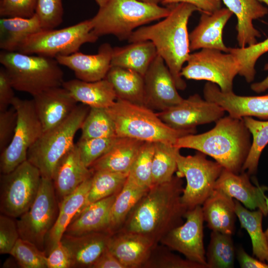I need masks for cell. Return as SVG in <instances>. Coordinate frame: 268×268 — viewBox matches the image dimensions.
Here are the masks:
<instances>
[{
    "mask_svg": "<svg viewBox=\"0 0 268 268\" xmlns=\"http://www.w3.org/2000/svg\"><path fill=\"white\" fill-rule=\"evenodd\" d=\"M251 135L243 118L228 115L216 121L209 131L180 137L174 145L201 152L214 159L224 169L239 174L250 149Z\"/></svg>",
    "mask_w": 268,
    "mask_h": 268,
    "instance_id": "3",
    "label": "cell"
},
{
    "mask_svg": "<svg viewBox=\"0 0 268 268\" xmlns=\"http://www.w3.org/2000/svg\"><path fill=\"white\" fill-rule=\"evenodd\" d=\"M43 132L63 122L76 107L77 102L63 87L47 89L33 96Z\"/></svg>",
    "mask_w": 268,
    "mask_h": 268,
    "instance_id": "19",
    "label": "cell"
},
{
    "mask_svg": "<svg viewBox=\"0 0 268 268\" xmlns=\"http://www.w3.org/2000/svg\"><path fill=\"white\" fill-rule=\"evenodd\" d=\"M249 176L246 172L236 174L224 168L215 182L214 189L224 192L250 210H261L267 216L268 210L265 193L268 191V187L258 183L254 186Z\"/></svg>",
    "mask_w": 268,
    "mask_h": 268,
    "instance_id": "18",
    "label": "cell"
},
{
    "mask_svg": "<svg viewBox=\"0 0 268 268\" xmlns=\"http://www.w3.org/2000/svg\"><path fill=\"white\" fill-rule=\"evenodd\" d=\"M11 106L17 114V124L10 142L0 152L1 174L10 172L27 160L29 148L43 133L32 99L15 97Z\"/></svg>",
    "mask_w": 268,
    "mask_h": 268,
    "instance_id": "12",
    "label": "cell"
},
{
    "mask_svg": "<svg viewBox=\"0 0 268 268\" xmlns=\"http://www.w3.org/2000/svg\"><path fill=\"white\" fill-rule=\"evenodd\" d=\"M234 200L235 213L241 226L246 229L251 238L253 255L268 264V244L262 228L263 212L259 209L250 210L238 201Z\"/></svg>",
    "mask_w": 268,
    "mask_h": 268,
    "instance_id": "34",
    "label": "cell"
},
{
    "mask_svg": "<svg viewBox=\"0 0 268 268\" xmlns=\"http://www.w3.org/2000/svg\"><path fill=\"white\" fill-rule=\"evenodd\" d=\"M268 52V38L261 42L244 48H229L240 64L239 74L248 83L252 82L256 74L255 65L259 58Z\"/></svg>",
    "mask_w": 268,
    "mask_h": 268,
    "instance_id": "41",
    "label": "cell"
},
{
    "mask_svg": "<svg viewBox=\"0 0 268 268\" xmlns=\"http://www.w3.org/2000/svg\"><path fill=\"white\" fill-rule=\"evenodd\" d=\"M177 175L185 177L187 185L181 196L187 210L201 205L214 190L215 182L224 168L216 161L208 160L206 155L198 151L194 155H177Z\"/></svg>",
    "mask_w": 268,
    "mask_h": 268,
    "instance_id": "10",
    "label": "cell"
},
{
    "mask_svg": "<svg viewBox=\"0 0 268 268\" xmlns=\"http://www.w3.org/2000/svg\"><path fill=\"white\" fill-rule=\"evenodd\" d=\"M17 114L11 107L0 112V151L1 152L10 142L16 127Z\"/></svg>",
    "mask_w": 268,
    "mask_h": 268,
    "instance_id": "49",
    "label": "cell"
},
{
    "mask_svg": "<svg viewBox=\"0 0 268 268\" xmlns=\"http://www.w3.org/2000/svg\"><path fill=\"white\" fill-rule=\"evenodd\" d=\"M203 92L205 99L216 103L232 117H254L268 120V94L247 96L238 95L233 91L225 93L210 82L205 83Z\"/></svg>",
    "mask_w": 268,
    "mask_h": 268,
    "instance_id": "17",
    "label": "cell"
},
{
    "mask_svg": "<svg viewBox=\"0 0 268 268\" xmlns=\"http://www.w3.org/2000/svg\"><path fill=\"white\" fill-rule=\"evenodd\" d=\"M148 190L138 186L127 177L111 208L109 233L112 234L121 228L131 211Z\"/></svg>",
    "mask_w": 268,
    "mask_h": 268,
    "instance_id": "35",
    "label": "cell"
},
{
    "mask_svg": "<svg viewBox=\"0 0 268 268\" xmlns=\"http://www.w3.org/2000/svg\"><path fill=\"white\" fill-rule=\"evenodd\" d=\"M265 199H266V201L267 208H268V198L266 196ZM264 232H265L266 240H267V243H268V227Z\"/></svg>",
    "mask_w": 268,
    "mask_h": 268,
    "instance_id": "58",
    "label": "cell"
},
{
    "mask_svg": "<svg viewBox=\"0 0 268 268\" xmlns=\"http://www.w3.org/2000/svg\"><path fill=\"white\" fill-rule=\"evenodd\" d=\"M261 2H264L268 6V0H258Z\"/></svg>",
    "mask_w": 268,
    "mask_h": 268,
    "instance_id": "59",
    "label": "cell"
},
{
    "mask_svg": "<svg viewBox=\"0 0 268 268\" xmlns=\"http://www.w3.org/2000/svg\"><path fill=\"white\" fill-rule=\"evenodd\" d=\"M242 268H268V264L248 254L242 247L236 249V257Z\"/></svg>",
    "mask_w": 268,
    "mask_h": 268,
    "instance_id": "53",
    "label": "cell"
},
{
    "mask_svg": "<svg viewBox=\"0 0 268 268\" xmlns=\"http://www.w3.org/2000/svg\"><path fill=\"white\" fill-rule=\"evenodd\" d=\"M225 112L216 103L195 94L157 113L161 120L172 128L190 130L196 129L200 125L215 122L224 116Z\"/></svg>",
    "mask_w": 268,
    "mask_h": 268,
    "instance_id": "15",
    "label": "cell"
},
{
    "mask_svg": "<svg viewBox=\"0 0 268 268\" xmlns=\"http://www.w3.org/2000/svg\"><path fill=\"white\" fill-rule=\"evenodd\" d=\"M118 136L79 139L76 143L85 166L89 168L97 159L106 154L113 146Z\"/></svg>",
    "mask_w": 268,
    "mask_h": 268,
    "instance_id": "45",
    "label": "cell"
},
{
    "mask_svg": "<svg viewBox=\"0 0 268 268\" xmlns=\"http://www.w3.org/2000/svg\"><path fill=\"white\" fill-rule=\"evenodd\" d=\"M62 87L77 102L90 108L107 109L117 100L114 89L106 78L92 82L71 79L64 81Z\"/></svg>",
    "mask_w": 268,
    "mask_h": 268,
    "instance_id": "27",
    "label": "cell"
},
{
    "mask_svg": "<svg viewBox=\"0 0 268 268\" xmlns=\"http://www.w3.org/2000/svg\"><path fill=\"white\" fill-rule=\"evenodd\" d=\"M128 174L105 170L93 172L84 207L91 203L117 194L125 184Z\"/></svg>",
    "mask_w": 268,
    "mask_h": 268,
    "instance_id": "39",
    "label": "cell"
},
{
    "mask_svg": "<svg viewBox=\"0 0 268 268\" xmlns=\"http://www.w3.org/2000/svg\"><path fill=\"white\" fill-rule=\"evenodd\" d=\"M106 109L114 123L118 137L174 145L179 137L197 132L196 129L172 128L161 120L157 113L144 105L117 99L112 106Z\"/></svg>",
    "mask_w": 268,
    "mask_h": 268,
    "instance_id": "4",
    "label": "cell"
},
{
    "mask_svg": "<svg viewBox=\"0 0 268 268\" xmlns=\"http://www.w3.org/2000/svg\"><path fill=\"white\" fill-rule=\"evenodd\" d=\"M170 13L161 21L149 26H142L134 31L129 38L130 43L150 41L154 45L158 55L164 60L178 90L187 86L181 75L184 63L190 56L188 23L192 14L199 9L189 3L170 4Z\"/></svg>",
    "mask_w": 268,
    "mask_h": 268,
    "instance_id": "2",
    "label": "cell"
},
{
    "mask_svg": "<svg viewBox=\"0 0 268 268\" xmlns=\"http://www.w3.org/2000/svg\"><path fill=\"white\" fill-rule=\"evenodd\" d=\"M233 13L227 8H221L213 12H201L198 25L189 34L190 50L194 51L208 48L228 53L224 44L223 30Z\"/></svg>",
    "mask_w": 268,
    "mask_h": 268,
    "instance_id": "22",
    "label": "cell"
},
{
    "mask_svg": "<svg viewBox=\"0 0 268 268\" xmlns=\"http://www.w3.org/2000/svg\"><path fill=\"white\" fill-rule=\"evenodd\" d=\"M14 88L6 69L0 68V112L4 111L12 105L15 98Z\"/></svg>",
    "mask_w": 268,
    "mask_h": 268,
    "instance_id": "51",
    "label": "cell"
},
{
    "mask_svg": "<svg viewBox=\"0 0 268 268\" xmlns=\"http://www.w3.org/2000/svg\"><path fill=\"white\" fill-rule=\"evenodd\" d=\"M109 0H95L96 3L98 4L99 7L103 6Z\"/></svg>",
    "mask_w": 268,
    "mask_h": 268,
    "instance_id": "57",
    "label": "cell"
},
{
    "mask_svg": "<svg viewBox=\"0 0 268 268\" xmlns=\"http://www.w3.org/2000/svg\"><path fill=\"white\" fill-rule=\"evenodd\" d=\"M226 8L237 19V40L239 47L244 48L257 43L261 33L253 24L255 19L268 13V8L258 0H222Z\"/></svg>",
    "mask_w": 268,
    "mask_h": 268,
    "instance_id": "25",
    "label": "cell"
},
{
    "mask_svg": "<svg viewBox=\"0 0 268 268\" xmlns=\"http://www.w3.org/2000/svg\"><path fill=\"white\" fill-rule=\"evenodd\" d=\"M89 109L85 105H77L63 122L43 132L29 148L27 160L39 170L42 178L52 180L59 161L75 144V135Z\"/></svg>",
    "mask_w": 268,
    "mask_h": 268,
    "instance_id": "7",
    "label": "cell"
},
{
    "mask_svg": "<svg viewBox=\"0 0 268 268\" xmlns=\"http://www.w3.org/2000/svg\"><path fill=\"white\" fill-rule=\"evenodd\" d=\"M231 236L212 231L205 253L208 268L234 267L236 249Z\"/></svg>",
    "mask_w": 268,
    "mask_h": 268,
    "instance_id": "37",
    "label": "cell"
},
{
    "mask_svg": "<svg viewBox=\"0 0 268 268\" xmlns=\"http://www.w3.org/2000/svg\"><path fill=\"white\" fill-rule=\"evenodd\" d=\"M144 77V105L163 111L180 103L172 75L163 59L157 55L150 65Z\"/></svg>",
    "mask_w": 268,
    "mask_h": 268,
    "instance_id": "16",
    "label": "cell"
},
{
    "mask_svg": "<svg viewBox=\"0 0 268 268\" xmlns=\"http://www.w3.org/2000/svg\"><path fill=\"white\" fill-rule=\"evenodd\" d=\"M48 268H71V260L67 248L61 242L54 247L47 257Z\"/></svg>",
    "mask_w": 268,
    "mask_h": 268,
    "instance_id": "50",
    "label": "cell"
},
{
    "mask_svg": "<svg viewBox=\"0 0 268 268\" xmlns=\"http://www.w3.org/2000/svg\"><path fill=\"white\" fill-rule=\"evenodd\" d=\"M111 234L97 232L79 236L64 233L61 242L68 250L71 260V268H91L107 248Z\"/></svg>",
    "mask_w": 268,
    "mask_h": 268,
    "instance_id": "24",
    "label": "cell"
},
{
    "mask_svg": "<svg viewBox=\"0 0 268 268\" xmlns=\"http://www.w3.org/2000/svg\"><path fill=\"white\" fill-rule=\"evenodd\" d=\"M170 11V5L164 7L138 0H109L90 20L92 31L98 37L113 35L123 40L139 27L165 18Z\"/></svg>",
    "mask_w": 268,
    "mask_h": 268,
    "instance_id": "5",
    "label": "cell"
},
{
    "mask_svg": "<svg viewBox=\"0 0 268 268\" xmlns=\"http://www.w3.org/2000/svg\"><path fill=\"white\" fill-rule=\"evenodd\" d=\"M42 29L41 21L35 13L30 17H1L0 48L7 52L17 51L24 40Z\"/></svg>",
    "mask_w": 268,
    "mask_h": 268,
    "instance_id": "32",
    "label": "cell"
},
{
    "mask_svg": "<svg viewBox=\"0 0 268 268\" xmlns=\"http://www.w3.org/2000/svg\"><path fill=\"white\" fill-rule=\"evenodd\" d=\"M202 205L204 220L209 229L230 235L234 233L237 216L233 198L214 189Z\"/></svg>",
    "mask_w": 268,
    "mask_h": 268,
    "instance_id": "28",
    "label": "cell"
},
{
    "mask_svg": "<svg viewBox=\"0 0 268 268\" xmlns=\"http://www.w3.org/2000/svg\"><path fill=\"white\" fill-rule=\"evenodd\" d=\"M92 174L81 160L75 143L59 161L52 178L58 202L73 193Z\"/></svg>",
    "mask_w": 268,
    "mask_h": 268,
    "instance_id": "23",
    "label": "cell"
},
{
    "mask_svg": "<svg viewBox=\"0 0 268 268\" xmlns=\"http://www.w3.org/2000/svg\"><path fill=\"white\" fill-rule=\"evenodd\" d=\"M13 218L3 214L0 215V254H10L20 238L17 223Z\"/></svg>",
    "mask_w": 268,
    "mask_h": 268,
    "instance_id": "48",
    "label": "cell"
},
{
    "mask_svg": "<svg viewBox=\"0 0 268 268\" xmlns=\"http://www.w3.org/2000/svg\"><path fill=\"white\" fill-rule=\"evenodd\" d=\"M46 254L34 244L20 238L10 253L22 268H48Z\"/></svg>",
    "mask_w": 268,
    "mask_h": 268,
    "instance_id": "43",
    "label": "cell"
},
{
    "mask_svg": "<svg viewBox=\"0 0 268 268\" xmlns=\"http://www.w3.org/2000/svg\"><path fill=\"white\" fill-rule=\"evenodd\" d=\"M0 63L7 71L15 90L33 96L62 86L64 72L56 59L17 51H1Z\"/></svg>",
    "mask_w": 268,
    "mask_h": 268,
    "instance_id": "6",
    "label": "cell"
},
{
    "mask_svg": "<svg viewBox=\"0 0 268 268\" xmlns=\"http://www.w3.org/2000/svg\"><path fill=\"white\" fill-rule=\"evenodd\" d=\"M204 48L190 54L181 75L188 79L204 80L216 84L225 93L233 91V80L240 64L230 53Z\"/></svg>",
    "mask_w": 268,
    "mask_h": 268,
    "instance_id": "13",
    "label": "cell"
},
{
    "mask_svg": "<svg viewBox=\"0 0 268 268\" xmlns=\"http://www.w3.org/2000/svg\"><path fill=\"white\" fill-rule=\"evenodd\" d=\"M243 119L252 136V141L241 172L254 175L257 172L261 155L268 144V120H258L251 117Z\"/></svg>",
    "mask_w": 268,
    "mask_h": 268,
    "instance_id": "38",
    "label": "cell"
},
{
    "mask_svg": "<svg viewBox=\"0 0 268 268\" xmlns=\"http://www.w3.org/2000/svg\"><path fill=\"white\" fill-rule=\"evenodd\" d=\"M180 2L192 4L201 12L210 13L221 8V0H164L162 4L170 5Z\"/></svg>",
    "mask_w": 268,
    "mask_h": 268,
    "instance_id": "52",
    "label": "cell"
},
{
    "mask_svg": "<svg viewBox=\"0 0 268 268\" xmlns=\"http://www.w3.org/2000/svg\"><path fill=\"white\" fill-rule=\"evenodd\" d=\"M105 78L112 84L117 99L144 105L143 75L130 69L111 66Z\"/></svg>",
    "mask_w": 268,
    "mask_h": 268,
    "instance_id": "33",
    "label": "cell"
},
{
    "mask_svg": "<svg viewBox=\"0 0 268 268\" xmlns=\"http://www.w3.org/2000/svg\"><path fill=\"white\" fill-rule=\"evenodd\" d=\"M264 70H268V63L265 65ZM251 88L253 91L258 93L267 90L268 89V75L263 80L252 83Z\"/></svg>",
    "mask_w": 268,
    "mask_h": 268,
    "instance_id": "55",
    "label": "cell"
},
{
    "mask_svg": "<svg viewBox=\"0 0 268 268\" xmlns=\"http://www.w3.org/2000/svg\"><path fill=\"white\" fill-rule=\"evenodd\" d=\"M41 179L39 170L27 160L10 172L1 174V214L14 218L26 212L36 199Z\"/></svg>",
    "mask_w": 268,
    "mask_h": 268,
    "instance_id": "9",
    "label": "cell"
},
{
    "mask_svg": "<svg viewBox=\"0 0 268 268\" xmlns=\"http://www.w3.org/2000/svg\"><path fill=\"white\" fill-rule=\"evenodd\" d=\"M117 195L86 206L74 216L65 233L79 236L93 232H108L111 208Z\"/></svg>",
    "mask_w": 268,
    "mask_h": 268,
    "instance_id": "26",
    "label": "cell"
},
{
    "mask_svg": "<svg viewBox=\"0 0 268 268\" xmlns=\"http://www.w3.org/2000/svg\"><path fill=\"white\" fill-rule=\"evenodd\" d=\"M90 19L60 29H41L26 38L17 52L56 58L78 52L81 46L98 39Z\"/></svg>",
    "mask_w": 268,
    "mask_h": 268,
    "instance_id": "8",
    "label": "cell"
},
{
    "mask_svg": "<svg viewBox=\"0 0 268 268\" xmlns=\"http://www.w3.org/2000/svg\"><path fill=\"white\" fill-rule=\"evenodd\" d=\"M113 49L106 43L93 55L77 52L67 56H58L56 60L60 65L70 69L77 79L92 82L105 78L111 67Z\"/></svg>",
    "mask_w": 268,
    "mask_h": 268,
    "instance_id": "20",
    "label": "cell"
},
{
    "mask_svg": "<svg viewBox=\"0 0 268 268\" xmlns=\"http://www.w3.org/2000/svg\"><path fill=\"white\" fill-rule=\"evenodd\" d=\"M184 189L181 177L178 175L168 182L152 186L119 231L140 234L157 245L168 232L183 223L188 210L181 201Z\"/></svg>",
    "mask_w": 268,
    "mask_h": 268,
    "instance_id": "1",
    "label": "cell"
},
{
    "mask_svg": "<svg viewBox=\"0 0 268 268\" xmlns=\"http://www.w3.org/2000/svg\"><path fill=\"white\" fill-rule=\"evenodd\" d=\"M35 13L42 29H54L63 22L62 0H38Z\"/></svg>",
    "mask_w": 268,
    "mask_h": 268,
    "instance_id": "46",
    "label": "cell"
},
{
    "mask_svg": "<svg viewBox=\"0 0 268 268\" xmlns=\"http://www.w3.org/2000/svg\"><path fill=\"white\" fill-rule=\"evenodd\" d=\"M38 0H0L1 17L28 18L36 13Z\"/></svg>",
    "mask_w": 268,
    "mask_h": 268,
    "instance_id": "47",
    "label": "cell"
},
{
    "mask_svg": "<svg viewBox=\"0 0 268 268\" xmlns=\"http://www.w3.org/2000/svg\"><path fill=\"white\" fill-rule=\"evenodd\" d=\"M180 149L174 144L154 142L152 186L168 182L172 179L177 170V155Z\"/></svg>",
    "mask_w": 268,
    "mask_h": 268,
    "instance_id": "36",
    "label": "cell"
},
{
    "mask_svg": "<svg viewBox=\"0 0 268 268\" xmlns=\"http://www.w3.org/2000/svg\"><path fill=\"white\" fill-rule=\"evenodd\" d=\"M91 182L92 176L59 203L57 218L46 238L45 245L47 244L49 253L61 242L69 224L77 212L84 207Z\"/></svg>",
    "mask_w": 268,
    "mask_h": 268,
    "instance_id": "29",
    "label": "cell"
},
{
    "mask_svg": "<svg viewBox=\"0 0 268 268\" xmlns=\"http://www.w3.org/2000/svg\"><path fill=\"white\" fill-rule=\"evenodd\" d=\"M138 0L145 2L159 4V3H162L164 0Z\"/></svg>",
    "mask_w": 268,
    "mask_h": 268,
    "instance_id": "56",
    "label": "cell"
},
{
    "mask_svg": "<svg viewBox=\"0 0 268 268\" xmlns=\"http://www.w3.org/2000/svg\"><path fill=\"white\" fill-rule=\"evenodd\" d=\"M91 268H125L120 261L107 248Z\"/></svg>",
    "mask_w": 268,
    "mask_h": 268,
    "instance_id": "54",
    "label": "cell"
},
{
    "mask_svg": "<svg viewBox=\"0 0 268 268\" xmlns=\"http://www.w3.org/2000/svg\"><path fill=\"white\" fill-rule=\"evenodd\" d=\"M164 245L156 246L143 268H206L204 266L183 259Z\"/></svg>",
    "mask_w": 268,
    "mask_h": 268,
    "instance_id": "44",
    "label": "cell"
},
{
    "mask_svg": "<svg viewBox=\"0 0 268 268\" xmlns=\"http://www.w3.org/2000/svg\"><path fill=\"white\" fill-rule=\"evenodd\" d=\"M145 142L127 137H118L112 148L89 167L92 172L105 170L129 173Z\"/></svg>",
    "mask_w": 268,
    "mask_h": 268,
    "instance_id": "30",
    "label": "cell"
},
{
    "mask_svg": "<svg viewBox=\"0 0 268 268\" xmlns=\"http://www.w3.org/2000/svg\"><path fill=\"white\" fill-rule=\"evenodd\" d=\"M80 130L82 139L117 136L114 123L104 108H90Z\"/></svg>",
    "mask_w": 268,
    "mask_h": 268,
    "instance_id": "40",
    "label": "cell"
},
{
    "mask_svg": "<svg viewBox=\"0 0 268 268\" xmlns=\"http://www.w3.org/2000/svg\"><path fill=\"white\" fill-rule=\"evenodd\" d=\"M184 218L185 222L168 232L159 243L208 268L203 241L204 220L201 205L187 210Z\"/></svg>",
    "mask_w": 268,
    "mask_h": 268,
    "instance_id": "14",
    "label": "cell"
},
{
    "mask_svg": "<svg viewBox=\"0 0 268 268\" xmlns=\"http://www.w3.org/2000/svg\"><path fill=\"white\" fill-rule=\"evenodd\" d=\"M59 210L52 180L42 177L33 204L16 221L20 238L45 251L46 238L56 220Z\"/></svg>",
    "mask_w": 268,
    "mask_h": 268,
    "instance_id": "11",
    "label": "cell"
},
{
    "mask_svg": "<svg viewBox=\"0 0 268 268\" xmlns=\"http://www.w3.org/2000/svg\"><path fill=\"white\" fill-rule=\"evenodd\" d=\"M156 246L144 235L119 231L111 234L107 248L125 268H143Z\"/></svg>",
    "mask_w": 268,
    "mask_h": 268,
    "instance_id": "21",
    "label": "cell"
},
{
    "mask_svg": "<svg viewBox=\"0 0 268 268\" xmlns=\"http://www.w3.org/2000/svg\"><path fill=\"white\" fill-rule=\"evenodd\" d=\"M157 55L152 42H132L125 46L113 48L111 66L130 69L144 76Z\"/></svg>",
    "mask_w": 268,
    "mask_h": 268,
    "instance_id": "31",
    "label": "cell"
},
{
    "mask_svg": "<svg viewBox=\"0 0 268 268\" xmlns=\"http://www.w3.org/2000/svg\"><path fill=\"white\" fill-rule=\"evenodd\" d=\"M154 142H145L131 166L128 179L148 190L152 186V167Z\"/></svg>",
    "mask_w": 268,
    "mask_h": 268,
    "instance_id": "42",
    "label": "cell"
}]
</instances>
